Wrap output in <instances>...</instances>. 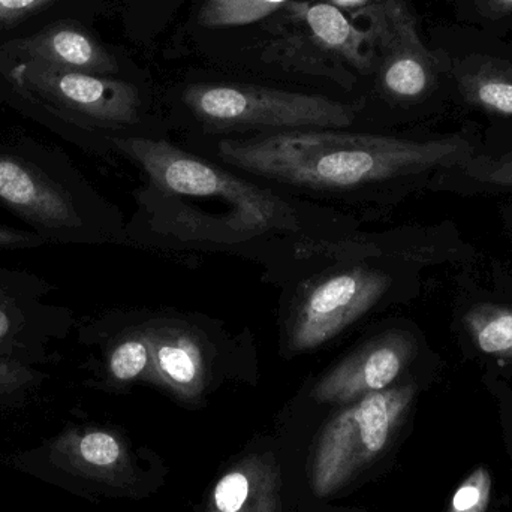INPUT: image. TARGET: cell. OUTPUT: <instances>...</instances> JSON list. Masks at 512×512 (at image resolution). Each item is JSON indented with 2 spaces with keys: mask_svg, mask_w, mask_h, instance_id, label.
Segmentation results:
<instances>
[{
  "mask_svg": "<svg viewBox=\"0 0 512 512\" xmlns=\"http://www.w3.org/2000/svg\"><path fill=\"white\" fill-rule=\"evenodd\" d=\"M280 474L271 457H246L222 475L207 512H280Z\"/></svg>",
  "mask_w": 512,
  "mask_h": 512,
  "instance_id": "4fadbf2b",
  "label": "cell"
},
{
  "mask_svg": "<svg viewBox=\"0 0 512 512\" xmlns=\"http://www.w3.org/2000/svg\"><path fill=\"white\" fill-rule=\"evenodd\" d=\"M24 101L45 114L50 125L83 146V137L98 131H117L140 117V93L132 84L102 75L65 71L26 60L9 74Z\"/></svg>",
  "mask_w": 512,
  "mask_h": 512,
  "instance_id": "3957f363",
  "label": "cell"
},
{
  "mask_svg": "<svg viewBox=\"0 0 512 512\" xmlns=\"http://www.w3.org/2000/svg\"><path fill=\"white\" fill-rule=\"evenodd\" d=\"M415 384L394 385L355 400L322 433L313 460V489L327 496L372 465L394 441L414 405Z\"/></svg>",
  "mask_w": 512,
  "mask_h": 512,
  "instance_id": "8992f818",
  "label": "cell"
},
{
  "mask_svg": "<svg viewBox=\"0 0 512 512\" xmlns=\"http://www.w3.org/2000/svg\"><path fill=\"white\" fill-rule=\"evenodd\" d=\"M417 351V343L405 331H390L349 355L313 388L318 402L349 403L393 387Z\"/></svg>",
  "mask_w": 512,
  "mask_h": 512,
  "instance_id": "8fae6325",
  "label": "cell"
},
{
  "mask_svg": "<svg viewBox=\"0 0 512 512\" xmlns=\"http://www.w3.org/2000/svg\"><path fill=\"white\" fill-rule=\"evenodd\" d=\"M504 438L507 445L508 456H510L512 465V408L504 417Z\"/></svg>",
  "mask_w": 512,
  "mask_h": 512,
  "instance_id": "484cf974",
  "label": "cell"
},
{
  "mask_svg": "<svg viewBox=\"0 0 512 512\" xmlns=\"http://www.w3.org/2000/svg\"><path fill=\"white\" fill-rule=\"evenodd\" d=\"M50 459L71 474L116 481L125 471L126 451L120 439L107 430L71 429L51 442Z\"/></svg>",
  "mask_w": 512,
  "mask_h": 512,
  "instance_id": "5bb4252c",
  "label": "cell"
},
{
  "mask_svg": "<svg viewBox=\"0 0 512 512\" xmlns=\"http://www.w3.org/2000/svg\"><path fill=\"white\" fill-rule=\"evenodd\" d=\"M51 289L36 274L0 267V361L38 369L56 357L74 315L50 300Z\"/></svg>",
  "mask_w": 512,
  "mask_h": 512,
  "instance_id": "ba28073f",
  "label": "cell"
},
{
  "mask_svg": "<svg viewBox=\"0 0 512 512\" xmlns=\"http://www.w3.org/2000/svg\"><path fill=\"white\" fill-rule=\"evenodd\" d=\"M152 373L182 396H195L203 387L204 355L197 340L180 328L150 330Z\"/></svg>",
  "mask_w": 512,
  "mask_h": 512,
  "instance_id": "9a60e30c",
  "label": "cell"
},
{
  "mask_svg": "<svg viewBox=\"0 0 512 512\" xmlns=\"http://www.w3.org/2000/svg\"><path fill=\"white\" fill-rule=\"evenodd\" d=\"M492 493V472L487 466H475L454 490L447 512H489Z\"/></svg>",
  "mask_w": 512,
  "mask_h": 512,
  "instance_id": "ffe728a7",
  "label": "cell"
},
{
  "mask_svg": "<svg viewBox=\"0 0 512 512\" xmlns=\"http://www.w3.org/2000/svg\"><path fill=\"white\" fill-rule=\"evenodd\" d=\"M369 21L382 87L391 98L417 101L438 81L439 60L421 41L417 20L403 0H372L357 12Z\"/></svg>",
  "mask_w": 512,
  "mask_h": 512,
  "instance_id": "9c48e42d",
  "label": "cell"
},
{
  "mask_svg": "<svg viewBox=\"0 0 512 512\" xmlns=\"http://www.w3.org/2000/svg\"><path fill=\"white\" fill-rule=\"evenodd\" d=\"M53 0H0V27L11 26Z\"/></svg>",
  "mask_w": 512,
  "mask_h": 512,
  "instance_id": "cb8c5ba5",
  "label": "cell"
},
{
  "mask_svg": "<svg viewBox=\"0 0 512 512\" xmlns=\"http://www.w3.org/2000/svg\"><path fill=\"white\" fill-rule=\"evenodd\" d=\"M219 155L255 176L310 189H351L433 170L451 171L475 156L474 147L462 137L415 141L337 129L224 140Z\"/></svg>",
  "mask_w": 512,
  "mask_h": 512,
  "instance_id": "6da1fadb",
  "label": "cell"
},
{
  "mask_svg": "<svg viewBox=\"0 0 512 512\" xmlns=\"http://www.w3.org/2000/svg\"><path fill=\"white\" fill-rule=\"evenodd\" d=\"M153 351L149 331L117 337L105 349V370L117 384L137 381L152 373Z\"/></svg>",
  "mask_w": 512,
  "mask_h": 512,
  "instance_id": "ac0fdd59",
  "label": "cell"
},
{
  "mask_svg": "<svg viewBox=\"0 0 512 512\" xmlns=\"http://www.w3.org/2000/svg\"><path fill=\"white\" fill-rule=\"evenodd\" d=\"M0 207L48 245H87L113 233L108 209L71 159L21 141L0 147Z\"/></svg>",
  "mask_w": 512,
  "mask_h": 512,
  "instance_id": "7a4b0ae2",
  "label": "cell"
},
{
  "mask_svg": "<svg viewBox=\"0 0 512 512\" xmlns=\"http://www.w3.org/2000/svg\"><path fill=\"white\" fill-rule=\"evenodd\" d=\"M108 143L137 162L150 182L168 194L224 198L254 228L268 227L279 215V204L261 189L165 141L111 135Z\"/></svg>",
  "mask_w": 512,
  "mask_h": 512,
  "instance_id": "52a82bcc",
  "label": "cell"
},
{
  "mask_svg": "<svg viewBox=\"0 0 512 512\" xmlns=\"http://www.w3.org/2000/svg\"><path fill=\"white\" fill-rule=\"evenodd\" d=\"M466 333L483 354L512 361V309L477 304L466 312Z\"/></svg>",
  "mask_w": 512,
  "mask_h": 512,
  "instance_id": "e0dca14e",
  "label": "cell"
},
{
  "mask_svg": "<svg viewBox=\"0 0 512 512\" xmlns=\"http://www.w3.org/2000/svg\"><path fill=\"white\" fill-rule=\"evenodd\" d=\"M265 45V59L292 71L352 84L375 68L372 33L358 29L330 3L291 0Z\"/></svg>",
  "mask_w": 512,
  "mask_h": 512,
  "instance_id": "277c9868",
  "label": "cell"
},
{
  "mask_svg": "<svg viewBox=\"0 0 512 512\" xmlns=\"http://www.w3.org/2000/svg\"><path fill=\"white\" fill-rule=\"evenodd\" d=\"M454 173L468 180L472 185L489 186V188H512V152L501 158H484L472 156Z\"/></svg>",
  "mask_w": 512,
  "mask_h": 512,
  "instance_id": "44dd1931",
  "label": "cell"
},
{
  "mask_svg": "<svg viewBox=\"0 0 512 512\" xmlns=\"http://www.w3.org/2000/svg\"><path fill=\"white\" fill-rule=\"evenodd\" d=\"M456 78L468 104L489 113L512 116V63L478 57L460 66Z\"/></svg>",
  "mask_w": 512,
  "mask_h": 512,
  "instance_id": "2e32d148",
  "label": "cell"
},
{
  "mask_svg": "<svg viewBox=\"0 0 512 512\" xmlns=\"http://www.w3.org/2000/svg\"><path fill=\"white\" fill-rule=\"evenodd\" d=\"M44 378L45 373L36 367L0 361V403L20 399Z\"/></svg>",
  "mask_w": 512,
  "mask_h": 512,
  "instance_id": "7402d4cb",
  "label": "cell"
},
{
  "mask_svg": "<svg viewBox=\"0 0 512 512\" xmlns=\"http://www.w3.org/2000/svg\"><path fill=\"white\" fill-rule=\"evenodd\" d=\"M5 50L65 71L105 75L119 69L116 59L77 24H53L30 38L9 42Z\"/></svg>",
  "mask_w": 512,
  "mask_h": 512,
  "instance_id": "7c38bea8",
  "label": "cell"
},
{
  "mask_svg": "<svg viewBox=\"0 0 512 512\" xmlns=\"http://www.w3.org/2000/svg\"><path fill=\"white\" fill-rule=\"evenodd\" d=\"M183 102L200 122L218 129H342L355 120L351 105L248 84H192L183 92Z\"/></svg>",
  "mask_w": 512,
  "mask_h": 512,
  "instance_id": "5b68a950",
  "label": "cell"
},
{
  "mask_svg": "<svg viewBox=\"0 0 512 512\" xmlns=\"http://www.w3.org/2000/svg\"><path fill=\"white\" fill-rule=\"evenodd\" d=\"M391 280L381 271L355 268L331 276L306 295L289 328V346L307 352L327 343L369 312Z\"/></svg>",
  "mask_w": 512,
  "mask_h": 512,
  "instance_id": "30bf717a",
  "label": "cell"
},
{
  "mask_svg": "<svg viewBox=\"0 0 512 512\" xmlns=\"http://www.w3.org/2000/svg\"><path fill=\"white\" fill-rule=\"evenodd\" d=\"M481 11L492 18L511 14L512 0H481Z\"/></svg>",
  "mask_w": 512,
  "mask_h": 512,
  "instance_id": "d4e9b609",
  "label": "cell"
},
{
  "mask_svg": "<svg viewBox=\"0 0 512 512\" xmlns=\"http://www.w3.org/2000/svg\"><path fill=\"white\" fill-rule=\"evenodd\" d=\"M291 0H206L198 12L201 26L237 27L264 20Z\"/></svg>",
  "mask_w": 512,
  "mask_h": 512,
  "instance_id": "d6986e66",
  "label": "cell"
},
{
  "mask_svg": "<svg viewBox=\"0 0 512 512\" xmlns=\"http://www.w3.org/2000/svg\"><path fill=\"white\" fill-rule=\"evenodd\" d=\"M47 245L48 243L33 231L20 230V228L0 224V251L36 249Z\"/></svg>",
  "mask_w": 512,
  "mask_h": 512,
  "instance_id": "603a6c76",
  "label": "cell"
}]
</instances>
